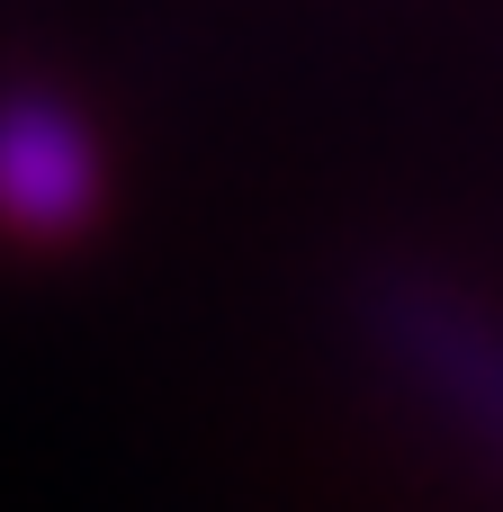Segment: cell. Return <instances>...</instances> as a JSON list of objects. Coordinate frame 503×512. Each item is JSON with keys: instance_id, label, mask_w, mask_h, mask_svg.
Returning <instances> with one entry per match:
<instances>
[{"instance_id": "2", "label": "cell", "mask_w": 503, "mask_h": 512, "mask_svg": "<svg viewBox=\"0 0 503 512\" xmlns=\"http://www.w3.org/2000/svg\"><path fill=\"white\" fill-rule=\"evenodd\" d=\"M117 207V153L90 99L45 72H0V243L9 252H72Z\"/></svg>"}, {"instance_id": "1", "label": "cell", "mask_w": 503, "mask_h": 512, "mask_svg": "<svg viewBox=\"0 0 503 512\" xmlns=\"http://www.w3.org/2000/svg\"><path fill=\"white\" fill-rule=\"evenodd\" d=\"M360 333L369 351L486 459L503 468V306L450 270L396 261L360 279Z\"/></svg>"}]
</instances>
